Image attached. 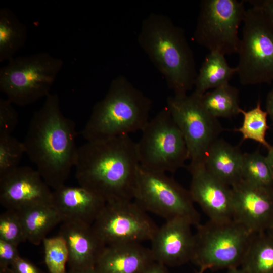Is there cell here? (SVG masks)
I'll list each match as a JSON object with an SVG mask.
<instances>
[{
    "mask_svg": "<svg viewBox=\"0 0 273 273\" xmlns=\"http://www.w3.org/2000/svg\"><path fill=\"white\" fill-rule=\"evenodd\" d=\"M231 189L233 220L253 234L266 231L273 221V188L241 179Z\"/></svg>",
    "mask_w": 273,
    "mask_h": 273,
    "instance_id": "4fadbf2b",
    "label": "cell"
},
{
    "mask_svg": "<svg viewBox=\"0 0 273 273\" xmlns=\"http://www.w3.org/2000/svg\"><path fill=\"white\" fill-rule=\"evenodd\" d=\"M151 100L125 76L113 79L104 97L94 105L81 131L86 142L141 131L149 120Z\"/></svg>",
    "mask_w": 273,
    "mask_h": 273,
    "instance_id": "277c9868",
    "label": "cell"
},
{
    "mask_svg": "<svg viewBox=\"0 0 273 273\" xmlns=\"http://www.w3.org/2000/svg\"><path fill=\"white\" fill-rule=\"evenodd\" d=\"M240 266L248 273H273V236L253 234Z\"/></svg>",
    "mask_w": 273,
    "mask_h": 273,
    "instance_id": "cb8c5ba5",
    "label": "cell"
},
{
    "mask_svg": "<svg viewBox=\"0 0 273 273\" xmlns=\"http://www.w3.org/2000/svg\"><path fill=\"white\" fill-rule=\"evenodd\" d=\"M92 225L106 245L150 241L158 228L133 200L106 202Z\"/></svg>",
    "mask_w": 273,
    "mask_h": 273,
    "instance_id": "7c38bea8",
    "label": "cell"
},
{
    "mask_svg": "<svg viewBox=\"0 0 273 273\" xmlns=\"http://www.w3.org/2000/svg\"><path fill=\"white\" fill-rule=\"evenodd\" d=\"M58 235L66 243L70 269L95 267L106 246L93 225L83 222H62Z\"/></svg>",
    "mask_w": 273,
    "mask_h": 273,
    "instance_id": "e0dca14e",
    "label": "cell"
},
{
    "mask_svg": "<svg viewBox=\"0 0 273 273\" xmlns=\"http://www.w3.org/2000/svg\"><path fill=\"white\" fill-rule=\"evenodd\" d=\"M266 111L273 124V86L266 97Z\"/></svg>",
    "mask_w": 273,
    "mask_h": 273,
    "instance_id": "d590c367",
    "label": "cell"
},
{
    "mask_svg": "<svg viewBox=\"0 0 273 273\" xmlns=\"http://www.w3.org/2000/svg\"><path fill=\"white\" fill-rule=\"evenodd\" d=\"M236 73V67L229 65L225 55L216 52H210L197 73L194 92L202 96L209 89L229 83L230 79Z\"/></svg>",
    "mask_w": 273,
    "mask_h": 273,
    "instance_id": "7402d4cb",
    "label": "cell"
},
{
    "mask_svg": "<svg viewBox=\"0 0 273 273\" xmlns=\"http://www.w3.org/2000/svg\"><path fill=\"white\" fill-rule=\"evenodd\" d=\"M74 122L62 113L59 96L50 94L31 119L23 142L25 154L53 190L65 185L78 148Z\"/></svg>",
    "mask_w": 273,
    "mask_h": 273,
    "instance_id": "7a4b0ae2",
    "label": "cell"
},
{
    "mask_svg": "<svg viewBox=\"0 0 273 273\" xmlns=\"http://www.w3.org/2000/svg\"><path fill=\"white\" fill-rule=\"evenodd\" d=\"M266 231L273 236V221Z\"/></svg>",
    "mask_w": 273,
    "mask_h": 273,
    "instance_id": "ab89813d",
    "label": "cell"
},
{
    "mask_svg": "<svg viewBox=\"0 0 273 273\" xmlns=\"http://www.w3.org/2000/svg\"><path fill=\"white\" fill-rule=\"evenodd\" d=\"M153 261L150 248L141 243L106 245L96 267L101 273H143Z\"/></svg>",
    "mask_w": 273,
    "mask_h": 273,
    "instance_id": "d6986e66",
    "label": "cell"
},
{
    "mask_svg": "<svg viewBox=\"0 0 273 273\" xmlns=\"http://www.w3.org/2000/svg\"><path fill=\"white\" fill-rule=\"evenodd\" d=\"M0 239L18 246L27 240L18 213L6 210L0 216Z\"/></svg>",
    "mask_w": 273,
    "mask_h": 273,
    "instance_id": "f546056e",
    "label": "cell"
},
{
    "mask_svg": "<svg viewBox=\"0 0 273 273\" xmlns=\"http://www.w3.org/2000/svg\"><path fill=\"white\" fill-rule=\"evenodd\" d=\"M12 273H43L34 263L20 256L10 267Z\"/></svg>",
    "mask_w": 273,
    "mask_h": 273,
    "instance_id": "d6a6232c",
    "label": "cell"
},
{
    "mask_svg": "<svg viewBox=\"0 0 273 273\" xmlns=\"http://www.w3.org/2000/svg\"><path fill=\"white\" fill-rule=\"evenodd\" d=\"M140 166L136 143L128 135L86 142L74 168L79 185L108 202L133 199Z\"/></svg>",
    "mask_w": 273,
    "mask_h": 273,
    "instance_id": "6da1fadb",
    "label": "cell"
},
{
    "mask_svg": "<svg viewBox=\"0 0 273 273\" xmlns=\"http://www.w3.org/2000/svg\"><path fill=\"white\" fill-rule=\"evenodd\" d=\"M251 5L260 8L273 23V0L247 1Z\"/></svg>",
    "mask_w": 273,
    "mask_h": 273,
    "instance_id": "836d02e7",
    "label": "cell"
},
{
    "mask_svg": "<svg viewBox=\"0 0 273 273\" xmlns=\"http://www.w3.org/2000/svg\"><path fill=\"white\" fill-rule=\"evenodd\" d=\"M201 101L207 111L217 119L240 114L239 90L230 83L206 92L201 96Z\"/></svg>",
    "mask_w": 273,
    "mask_h": 273,
    "instance_id": "d4e9b609",
    "label": "cell"
},
{
    "mask_svg": "<svg viewBox=\"0 0 273 273\" xmlns=\"http://www.w3.org/2000/svg\"><path fill=\"white\" fill-rule=\"evenodd\" d=\"M17 212L27 240L35 245H40L47 234L62 222L59 213L52 203L35 206Z\"/></svg>",
    "mask_w": 273,
    "mask_h": 273,
    "instance_id": "44dd1931",
    "label": "cell"
},
{
    "mask_svg": "<svg viewBox=\"0 0 273 273\" xmlns=\"http://www.w3.org/2000/svg\"><path fill=\"white\" fill-rule=\"evenodd\" d=\"M18 246L0 239V269L10 268L20 256Z\"/></svg>",
    "mask_w": 273,
    "mask_h": 273,
    "instance_id": "1f68e13d",
    "label": "cell"
},
{
    "mask_svg": "<svg viewBox=\"0 0 273 273\" xmlns=\"http://www.w3.org/2000/svg\"><path fill=\"white\" fill-rule=\"evenodd\" d=\"M36 169L19 166L0 177V203L6 210L17 212L52 203V191Z\"/></svg>",
    "mask_w": 273,
    "mask_h": 273,
    "instance_id": "5bb4252c",
    "label": "cell"
},
{
    "mask_svg": "<svg viewBox=\"0 0 273 273\" xmlns=\"http://www.w3.org/2000/svg\"><path fill=\"white\" fill-rule=\"evenodd\" d=\"M243 115V120L241 127L234 129L242 134V141L251 140L265 147L268 150L271 145L267 141L266 134L269 126L267 123L268 114L261 107L259 100L253 108L245 111L240 110Z\"/></svg>",
    "mask_w": 273,
    "mask_h": 273,
    "instance_id": "484cf974",
    "label": "cell"
},
{
    "mask_svg": "<svg viewBox=\"0 0 273 273\" xmlns=\"http://www.w3.org/2000/svg\"><path fill=\"white\" fill-rule=\"evenodd\" d=\"M245 1L203 0L193 37L210 52L224 55L237 53L240 39L239 27L246 11Z\"/></svg>",
    "mask_w": 273,
    "mask_h": 273,
    "instance_id": "8fae6325",
    "label": "cell"
},
{
    "mask_svg": "<svg viewBox=\"0 0 273 273\" xmlns=\"http://www.w3.org/2000/svg\"><path fill=\"white\" fill-rule=\"evenodd\" d=\"M237 68L244 85L273 82V23L260 8L246 10Z\"/></svg>",
    "mask_w": 273,
    "mask_h": 273,
    "instance_id": "ba28073f",
    "label": "cell"
},
{
    "mask_svg": "<svg viewBox=\"0 0 273 273\" xmlns=\"http://www.w3.org/2000/svg\"><path fill=\"white\" fill-rule=\"evenodd\" d=\"M243 156L238 147L219 138L209 149L204 165L209 173L231 187L241 180Z\"/></svg>",
    "mask_w": 273,
    "mask_h": 273,
    "instance_id": "ffe728a7",
    "label": "cell"
},
{
    "mask_svg": "<svg viewBox=\"0 0 273 273\" xmlns=\"http://www.w3.org/2000/svg\"><path fill=\"white\" fill-rule=\"evenodd\" d=\"M188 169L191 174L189 191L192 199L209 220L223 222L233 220L231 187L209 173L204 165Z\"/></svg>",
    "mask_w": 273,
    "mask_h": 273,
    "instance_id": "9a60e30c",
    "label": "cell"
},
{
    "mask_svg": "<svg viewBox=\"0 0 273 273\" xmlns=\"http://www.w3.org/2000/svg\"><path fill=\"white\" fill-rule=\"evenodd\" d=\"M141 132L136 148L142 168L175 173L189 160L183 135L166 106L149 119Z\"/></svg>",
    "mask_w": 273,
    "mask_h": 273,
    "instance_id": "8992f818",
    "label": "cell"
},
{
    "mask_svg": "<svg viewBox=\"0 0 273 273\" xmlns=\"http://www.w3.org/2000/svg\"><path fill=\"white\" fill-rule=\"evenodd\" d=\"M227 273H248L241 267H234L228 269Z\"/></svg>",
    "mask_w": 273,
    "mask_h": 273,
    "instance_id": "f35d334b",
    "label": "cell"
},
{
    "mask_svg": "<svg viewBox=\"0 0 273 273\" xmlns=\"http://www.w3.org/2000/svg\"><path fill=\"white\" fill-rule=\"evenodd\" d=\"M193 226L187 221H165L151 240L150 248L155 261L166 266H177L192 261L195 245Z\"/></svg>",
    "mask_w": 273,
    "mask_h": 273,
    "instance_id": "2e32d148",
    "label": "cell"
},
{
    "mask_svg": "<svg viewBox=\"0 0 273 273\" xmlns=\"http://www.w3.org/2000/svg\"><path fill=\"white\" fill-rule=\"evenodd\" d=\"M205 271V270H203L202 269H200L199 271L198 272V273H204Z\"/></svg>",
    "mask_w": 273,
    "mask_h": 273,
    "instance_id": "b9f144b4",
    "label": "cell"
},
{
    "mask_svg": "<svg viewBox=\"0 0 273 273\" xmlns=\"http://www.w3.org/2000/svg\"><path fill=\"white\" fill-rule=\"evenodd\" d=\"M133 200L146 212L165 221L181 219L195 226L200 223V214L189 190L166 173L140 166Z\"/></svg>",
    "mask_w": 273,
    "mask_h": 273,
    "instance_id": "9c48e42d",
    "label": "cell"
},
{
    "mask_svg": "<svg viewBox=\"0 0 273 273\" xmlns=\"http://www.w3.org/2000/svg\"><path fill=\"white\" fill-rule=\"evenodd\" d=\"M24 154L25 150L23 142L12 135H0V177L19 167Z\"/></svg>",
    "mask_w": 273,
    "mask_h": 273,
    "instance_id": "f1b7e54d",
    "label": "cell"
},
{
    "mask_svg": "<svg viewBox=\"0 0 273 273\" xmlns=\"http://www.w3.org/2000/svg\"><path fill=\"white\" fill-rule=\"evenodd\" d=\"M241 179L256 185L273 188V173L266 156L258 150L244 153Z\"/></svg>",
    "mask_w": 273,
    "mask_h": 273,
    "instance_id": "4316f807",
    "label": "cell"
},
{
    "mask_svg": "<svg viewBox=\"0 0 273 273\" xmlns=\"http://www.w3.org/2000/svg\"><path fill=\"white\" fill-rule=\"evenodd\" d=\"M63 64L47 52L14 57L0 69V90L13 104H33L51 94Z\"/></svg>",
    "mask_w": 273,
    "mask_h": 273,
    "instance_id": "5b68a950",
    "label": "cell"
},
{
    "mask_svg": "<svg viewBox=\"0 0 273 273\" xmlns=\"http://www.w3.org/2000/svg\"><path fill=\"white\" fill-rule=\"evenodd\" d=\"M28 30L12 10L7 8L0 9V62H7L26 42Z\"/></svg>",
    "mask_w": 273,
    "mask_h": 273,
    "instance_id": "603a6c76",
    "label": "cell"
},
{
    "mask_svg": "<svg viewBox=\"0 0 273 273\" xmlns=\"http://www.w3.org/2000/svg\"><path fill=\"white\" fill-rule=\"evenodd\" d=\"M44 261L49 273H67L69 253L64 239L58 235L46 238L42 242Z\"/></svg>",
    "mask_w": 273,
    "mask_h": 273,
    "instance_id": "83f0119b",
    "label": "cell"
},
{
    "mask_svg": "<svg viewBox=\"0 0 273 273\" xmlns=\"http://www.w3.org/2000/svg\"><path fill=\"white\" fill-rule=\"evenodd\" d=\"M196 227L191 261L200 269L215 270L241 266L253 234L233 220H209Z\"/></svg>",
    "mask_w": 273,
    "mask_h": 273,
    "instance_id": "52a82bcc",
    "label": "cell"
},
{
    "mask_svg": "<svg viewBox=\"0 0 273 273\" xmlns=\"http://www.w3.org/2000/svg\"><path fill=\"white\" fill-rule=\"evenodd\" d=\"M7 98L0 99V135H11L18 123V115Z\"/></svg>",
    "mask_w": 273,
    "mask_h": 273,
    "instance_id": "4dcf8cb0",
    "label": "cell"
},
{
    "mask_svg": "<svg viewBox=\"0 0 273 273\" xmlns=\"http://www.w3.org/2000/svg\"><path fill=\"white\" fill-rule=\"evenodd\" d=\"M138 42L174 95H187L194 86L197 72L184 30L168 16L151 13L142 22Z\"/></svg>",
    "mask_w": 273,
    "mask_h": 273,
    "instance_id": "3957f363",
    "label": "cell"
},
{
    "mask_svg": "<svg viewBox=\"0 0 273 273\" xmlns=\"http://www.w3.org/2000/svg\"><path fill=\"white\" fill-rule=\"evenodd\" d=\"M0 273H12L10 268L0 269Z\"/></svg>",
    "mask_w": 273,
    "mask_h": 273,
    "instance_id": "60d3db41",
    "label": "cell"
},
{
    "mask_svg": "<svg viewBox=\"0 0 273 273\" xmlns=\"http://www.w3.org/2000/svg\"><path fill=\"white\" fill-rule=\"evenodd\" d=\"M268 154L266 156L267 162L273 173V146L268 150Z\"/></svg>",
    "mask_w": 273,
    "mask_h": 273,
    "instance_id": "74e56055",
    "label": "cell"
},
{
    "mask_svg": "<svg viewBox=\"0 0 273 273\" xmlns=\"http://www.w3.org/2000/svg\"><path fill=\"white\" fill-rule=\"evenodd\" d=\"M143 273H168V272L165 265L154 261L147 267Z\"/></svg>",
    "mask_w": 273,
    "mask_h": 273,
    "instance_id": "e575fe53",
    "label": "cell"
},
{
    "mask_svg": "<svg viewBox=\"0 0 273 273\" xmlns=\"http://www.w3.org/2000/svg\"><path fill=\"white\" fill-rule=\"evenodd\" d=\"M166 106L186 144L190 160L188 168L204 165L209 149L223 131L218 119L207 111L201 95L194 92L168 97Z\"/></svg>",
    "mask_w": 273,
    "mask_h": 273,
    "instance_id": "30bf717a",
    "label": "cell"
},
{
    "mask_svg": "<svg viewBox=\"0 0 273 273\" xmlns=\"http://www.w3.org/2000/svg\"><path fill=\"white\" fill-rule=\"evenodd\" d=\"M67 273H101L95 267L77 269H69Z\"/></svg>",
    "mask_w": 273,
    "mask_h": 273,
    "instance_id": "8d00e7d4",
    "label": "cell"
},
{
    "mask_svg": "<svg viewBox=\"0 0 273 273\" xmlns=\"http://www.w3.org/2000/svg\"><path fill=\"white\" fill-rule=\"evenodd\" d=\"M106 203L80 186L65 185L52 191V204L59 213L62 222H80L92 225Z\"/></svg>",
    "mask_w": 273,
    "mask_h": 273,
    "instance_id": "ac0fdd59",
    "label": "cell"
}]
</instances>
